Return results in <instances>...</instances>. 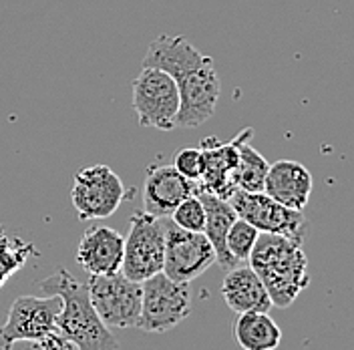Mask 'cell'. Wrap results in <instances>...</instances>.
Masks as SVG:
<instances>
[{
    "label": "cell",
    "instance_id": "cell-1",
    "mask_svg": "<svg viewBox=\"0 0 354 350\" xmlns=\"http://www.w3.org/2000/svg\"><path fill=\"white\" fill-rule=\"evenodd\" d=\"M39 288L44 294L61 298L63 306L57 316V332L71 340L77 350H119V340L91 304L85 282L59 268L53 276L43 278Z\"/></svg>",
    "mask_w": 354,
    "mask_h": 350
},
{
    "label": "cell",
    "instance_id": "cell-2",
    "mask_svg": "<svg viewBox=\"0 0 354 350\" xmlns=\"http://www.w3.org/2000/svg\"><path fill=\"white\" fill-rule=\"evenodd\" d=\"M248 262L262 280L272 306H292L310 284L308 258L302 246L284 236L260 232Z\"/></svg>",
    "mask_w": 354,
    "mask_h": 350
},
{
    "label": "cell",
    "instance_id": "cell-3",
    "mask_svg": "<svg viewBox=\"0 0 354 350\" xmlns=\"http://www.w3.org/2000/svg\"><path fill=\"white\" fill-rule=\"evenodd\" d=\"M192 312L189 288L167 278L163 272L141 282V312L137 329L163 334L181 324Z\"/></svg>",
    "mask_w": 354,
    "mask_h": 350
},
{
    "label": "cell",
    "instance_id": "cell-4",
    "mask_svg": "<svg viewBox=\"0 0 354 350\" xmlns=\"http://www.w3.org/2000/svg\"><path fill=\"white\" fill-rule=\"evenodd\" d=\"M133 194L135 190H127L109 165H91L79 169L73 177L71 201L79 219H107Z\"/></svg>",
    "mask_w": 354,
    "mask_h": 350
},
{
    "label": "cell",
    "instance_id": "cell-5",
    "mask_svg": "<svg viewBox=\"0 0 354 350\" xmlns=\"http://www.w3.org/2000/svg\"><path fill=\"white\" fill-rule=\"evenodd\" d=\"M131 91L133 109L141 127H153L159 131L176 129L179 91L171 75L153 66H143L133 81Z\"/></svg>",
    "mask_w": 354,
    "mask_h": 350
},
{
    "label": "cell",
    "instance_id": "cell-6",
    "mask_svg": "<svg viewBox=\"0 0 354 350\" xmlns=\"http://www.w3.org/2000/svg\"><path fill=\"white\" fill-rule=\"evenodd\" d=\"M165 254V223L147 212H133L129 234L123 243L121 272L133 280L143 282L163 270Z\"/></svg>",
    "mask_w": 354,
    "mask_h": 350
},
{
    "label": "cell",
    "instance_id": "cell-7",
    "mask_svg": "<svg viewBox=\"0 0 354 350\" xmlns=\"http://www.w3.org/2000/svg\"><path fill=\"white\" fill-rule=\"evenodd\" d=\"M227 201L234 208L236 216L252 223L258 232L278 234V236H284L300 246L308 236L310 225L304 214L278 203L276 199L266 196L264 192L236 190L227 197Z\"/></svg>",
    "mask_w": 354,
    "mask_h": 350
},
{
    "label": "cell",
    "instance_id": "cell-8",
    "mask_svg": "<svg viewBox=\"0 0 354 350\" xmlns=\"http://www.w3.org/2000/svg\"><path fill=\"white\" fill-rule=\"evenodd\" d=\"M87 290L95 312L109 329H137L141 282H133L119 270L105 276L91 274Z\"/></svg>",
    "mask_w": 354,
    "mask_h": 350
},
{
    "label": "cell",
    "instance_id": "cell-9",
    "mask_svg": "<svg viewBox=\"0 0 354 350\" xmlns=\"http://www.w3.org/2000/svg\"><path fill=\"white\" fill-rule=\"evenodd\" d=\"M163 274L176 282L189 284L216 264V252L201 232H187L165 221Z\"/></svg>",
    "mask_w": 354,
    "mask_h": 350
},
{
    "label": "cell",
    "instance_id": "cell-10",
    "mask_svg": "<svg viewBox=\"0 0 354 350\" xmlns=\"http://www.w3.org/2000/svg\"><path fill=\"white\" fill-rule=\"evenodd\" d=\"M61 306L63 302L55 294L17 298L8 308L6 322L0 326V350H6L17 340H41L55 332Z\"/></svg>",
    "mask_w": 354,
    "mask_h": 350
},
{
    "label": "cell",
    "instance_id": "cell-11",
    "mask_svg": "<svg viewBox=\"0 0 354 350\" xmlns=\"http://www.w3.org/2000/svg\"><path fill=\"white\" fill-rule=\"evenodd\" d=\"M179 91V111L176 127L192 129L203 125L218 107L221 83L214 63L199 66L192 73H185L176 81Z\"/></svg>",
    "mask_w": 354,
    "mask_h": 350
},
{
    "label": "cell",
    "instance_id": "cell-12",
    "mask_svg": "<svg viewBox=\"0 0 354 350\" xmlns=\"http://www.w3.org/2000/svg\"><path fill=\"white\" fill-rule=\"evenodd\" d=\"M252 127L240 131L232 141L221 143L216 137H207L201 141L199 149H201V161H203V169L201 177L196 183L198 187L212 192L221 199H227L236 192L234 185V172L238 165V147L245 139H252Z\"/></svg>",
    "mask_w": 354,
    "mask_h": 350
},
{
    "label": "cell",
    "instance_id": "cell-13",
    "mask_svg": "<svg viewBox=\"0 0 354 350\" xmlns=\"http://www.w3.org/2000/svg\"><path fill=\"white\" fill-rule=\"evenodd\" d=\"M196 192V183L177 174L174 165H149L143 181V212L155 218L171 216L177 205Z\"/></svg>",
    "mask_w": 354,
    "mask_h": 350
},
{
    "label": "cell",
    "instance_id": "cell-14",
    "mask_svg": "<svg viewBox=\"0 0 354 350\" xmlns=\"http://www.w3.org/2000/svg\"><path fill=\"white\" fill-rule=\"evenodd\" d=\"M312 174L306 165L292 159L270 163L264 181V194L290 210L304 212L312 194Z\"/></svg>",
    "mask_w": 354,
    "mask_h": 350
},
{
    "label": "cell",
    "instance_id": "cell-15",
    "mask_svg": "<svg viewBox=\"0 0 354 350\" xmlns=\"http://www.w3.org/2000/svg\"><path fill=\"white\" fill-rule=\"evenodd\" d=\"M125 238L107 225L88 228L77 248V262L88 276H105L121 270Z\"/></svg>",
    "mask_w": 354,
    "mask_h": 350
},
{
    "label": "cell",
    "instance_id": "cell-16",
    "mask_svg": "<svg viewBox=\"0 0 354 350\" xmlns=\"http://www.w3.org/2000/svg\"><path fill=\"white\" fill-rule=\"evenodd\" d=\"M207 63H214L209 55H203L185 37H169V35H159L149 44L143 57V66L165 71L176 81L185 73H192Z\"/></svg>",
    "mask_w": 354,
    "mask_h": 350
},
{
    "label": "cell",
    "instance_id": "cell-17",
    "mask_svg": "<svg viewBox=\"0 0 354 350\" xmlns=\"http://www.w3.org/2000/svg\"><path fill=\"white\" fill-rule=\"evenodd\" d=\"M221 296L227 308L236 314L242 312H270L272 302L262 280L250 266H236L227 270Z\"/></svg>",
    "mask_w": 354,
    "mask_h": 350
},
{
    "label": "cell",
    "instance_id": "cell-18",
    "mask_svg": "<svg viewBox=\"0 0 354 350\" xmlns=\"http://www.w3.org/2000/svg\"><path fill=\"white\" fill-rule=\"evenodd\" d=\"M196 194L201 199L203 208H205V223H203V236L207 238V241L212 243L214 252H216V264L221 266L223 270H232L240 264L236 262L227 248H225V236L232 228V223L238 219L234 208L230 205L227 199H221L212 192H205L196 185Z\"/></svg>",
    "mask_w": 354,
    "mask_h": 350
},
{
    "label": "cell",
    "instance_id": "cell-19",
    "mask_svg": "<svg viewBox=\"0 0 354 350\" xmlns=\"http://www.w3.org/2000/svg\"><path fill=\"white\" fill-rule=\"evenodd\" d=\"M234 336L242 350H276L282 342V330L268 312L238 314Z\"/></svg>",
    "mask_w": 354,
    "mask_h": 350
},
{
    "label": "cell",
    "instance_id": "cell-20",
    "mask_svg": "<svg viewBox=\"0 0 354 350\" xmlns=\"http://www.w3.org/2000/svg\"><path fill=\"white\" fill-rule=\"evenodd\" d=\"M270 163L258 149L250 145L245 139L238 147V165L234 172V185L242 192H264L266 174Z\"/></svg>",
    "mask_w": 354,
    "mask_h": 350
},
{
    "label": "cell",
    "instance_id": "cell-21",
    "mask_svg": "<svg viewBox=\"0 0 354 350\" xmlns=\"http://www.w3.org/2000/svg\"><path fill=\"white\" fill-rule=\"evenodd\" d=\"M32 246L19 238H6L0 230V288L4 282L17 274L32 254Z\"/></svg>",
    "mask_w": 354,
    "mask_h": 350
},
{
    "label": "cell",
    "instance_id": "cell-22",
    "mask_svg": "<svg viewBox=\"0 0 354 350\" xmlns=\"http://www.w3.org/2000/svg\"><path fill=\"white\" fill-rule=\"evenodd\" d=\"M258 236H260V232L252 223H248L242 218L236 219L232 223L227 236H225V248H227L230 256L238 264L248 262V258H250V254H252V250L256 246Z\"/></svg>",
    "mask_w": 354,
    "mask_h": 350
},
{
    "label": "cell",
    "instance_id": "cell-23",
    "mask_svg": "<svg viewBox=\"0 0 354 350\" xmlns=\"http://www.w3.org/2000/svg\"><path fill=\"white\" fill-rule=\"evenodd\" d=\"M171 223L187 230V232H203V223H205V208L201 203L199 196L194 192L189 197H185L176 210L171 212Z\"/></svg>",
    "mask_w": 354,
    "mask_h": 350
},
{
    "label": "cell",
    "instance_id": "cell-24",
    "mask_svg": "<svg viewBox=\"0 0 354 350\" xmlns=\"http://www.w3.org/2000/svg\"><path fill=\"white\" fill-rule=\"evenodd\" d=\"M174 167L177 174H181L185 179L198 183L203 169L201 161V149L199 147H183L174 155Z\"/></svg>",
    "mask_w": 354,
    "mask_h": 350
},
{
    "label": "cell",
    "instance_id": "cell-25",
    "mask_svg": "<svg viewBox=\"0 0 354 350\" xmlns=\"http://www.w3.org/2000/svg\"><path fill=\"white\" fill-rule=\"evenodd\" d=\"M6 350H44L39 340H17Z\"/></svg>",
    "mask_w": 354,
    "mask_h": 350
}]
</instances>
